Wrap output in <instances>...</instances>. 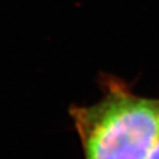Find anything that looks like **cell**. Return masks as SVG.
<instances>
[{
  "label": "cell",
  "mask_w": 159,
  "mask_h": 159,
  "mask_svg": "<svg viewBox=\"0 0 159 159\" xmlns=\"http://www.w3.org/2000/svg\"><path fill=\"white\" fill-rule=\"evenodd\" d=\"M99 87L97 102L68 110L84 159H145L159 142V97L138 94L112 74Z\"/></svg>",
  "instance_id": "obj_1"
},
{
  "label": "cell",
  "mask_w": 159,
  "mask_h": 159,
  "mask_svg": "<svg viewBox=\"0 0 159 159\" xmlns=\"http://www.w3.org/2000/svg\"><path fill=\"white\" fill-rule=\"evenodd\" d=\"M145 159H159V142L157 143V145L153 148V150L148 153V156Z\"/></svg>",
  "instance_id": "obj_2"
}]
</instances>
